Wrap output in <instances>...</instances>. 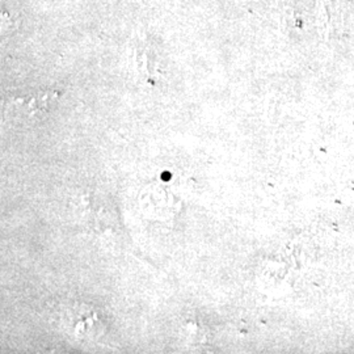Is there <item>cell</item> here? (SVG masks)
I'll list each match as a JSON object with an SVG mask.
<instances>
[{"mask_svg": "<svg viewBox=\"0 0 354 354\" xmlns=\"http://www.w3.org/2000/svg\"><path fill=\"white\" fill-rule=\"evenodd\" d=\"M346 0H319L317 20L323 35H342L346 20Z\"/></svg>", "mask_w": 354, "mask_h": 354, "instance_id": "1", "label": "cell"}]
</instances>
